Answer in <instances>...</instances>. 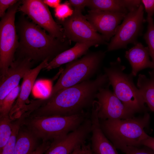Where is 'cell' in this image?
Wrapping results in <instances>:
<instances>
[{
    "label": "cell",
    "mask_w": 154,
    "mask_h": 154,
    "mask_svg": "<svg viewBox=\"0 0 154 154\" xmlns=\"http://www.w3.org/2000/svg\"><path fill=\"white\" fill-rule=\"evenodd\" d=\"M148 47L144 46L140 42L126 51L125 57L131 67V73L136 76L140 71L147 68L154 69V64L149 59Z\"/></svg>",
    "instance_id": "obj_17"
},
{
    "label": "cell",
    "mask_w": 154,
    "mask_h": 154,
    "mask_svg": "<svg viewBox=\"0 0 154 154\" xmlns=\"http://www.w3.org/2000/svg\"><path fill=\"white\" fill-rule=\"evenodd\" d=\"M42 1L47 6L54 8L60 4L61 1L60 0H44Z\"/></svg>",
    "instance_id": "obj_33"
},
{
    "label": "cell",
    "mask_w": 154,
    "mask_h": 154,
    "mask_svg": "<svg viewBox=\"0 0 154 154\" xmlns=\"http://www.w3.org/2000/svg\"><path fill=\"white\" fill-rule=\"evenodd\" d=\"M37 139L28 130H20L14 154H32L38 147Z\"/></svg>",
    "instance_id": "obj_21"
},
{
    "label": "cell",
    "mask_w": 154,
    "mask_h": 154,
    "mask_svg": "<svg viewBox=\"0 0 154 154\" xmlns=\"http://www.w3.org/2000/svg\"><path fill=\"white\" fill-rule=\"evenodd\" d=\"M16 0H0V17L1 18L6 13L5 11L7 9L19 1Z\"/></svg>",
    "instance_id": "obj_28"
},
{
    "label": "cell",
    "mask_w": 154,
    "mask_h": 154,
    "mask_svg": "<svg viewBox=\"0 0 154 154\" xmlns=\"http://www.w3.org/2000/svg\"><path fill=\"white\" fill-rule=\"evenodd\" d=\"M98 109L93 106L90 117L92 125L90 148L92 154H119L116 149L102 131L98 116Z\"/></svg>",
    "instance_id": "obj_16"
},
{
    "label": "cell",
    "mask_w": 154,
    "mask_h": 154,
    "mask_svg": "<svg viewBox=\"0 0 154 154\" xmlns=\"http://www.w3.org/2000/svg\"><path fill=\"white\" fill-rule=\"evenodd\" d=\"M146 21L148 23L147 30L143 37L147 45L150 56L154 64V22L153 17L147 18Z\"/></svg>",
    "instance_id": "obj_25"
},
{
    "label": "cell",
    "mask_w": 154,
    "mask_h": 154,
    "mask_svg": "<svg viewBox=\"0 0 154 154\" xmlns=\"http://www.w3.org/2000/svg\"><path fill=\"white\" fill-rule=\"evenodd\" d=\"M134 0H88L87 6L91 10L127 14L135 7Z\"/></svg>",
    "instance_id": "obj_19"
},
{
    "label": "cell",
    "mask_w": 154,
    "mask_h": 154,
    "mask_svg": "<svg viewBox=\"0 0 154 154\" xmlns=\"http://www.w3.org/2000/svg\"><path fill=\"white\" fill-rule=\"evenodd\" d=\"M90 117L87 118L75 130L53 140L44 154H70L85 144L91 132Z\"/></svg>",
    "instance_id": "obj_12"
},
{
    "label": "cell",
    "mask_w": 154,
    "mask_h": 154,
    "mask_svg": "<svg viewBox=\"0 0 154 154\" xmlns=\"http://www.w3.org/2000/svg\"><path fill=\"white\" fill-rule=\"evenodd\" d=\"M17 29L19 40L17 58H28L34 63L46 59L49 62L69 48L71 41L53 37L25 18L20 20Z\"/></svg>",
    "instance_id": "obj_2"
},
{
    "label": "cell",
    "mask_w": 154,
    "mask_h": 154,
    "mask_svg": "<svg viewBox=\"0 0 154 154\" xmlns=\"http://www.w3.org/2000/svg\"><path fill=\"white\" fill-rule=\"evenodd\" d=\"M106 54L102 50L88 52L81 58L66 64L49 95L60 90L91 80L99 72Z\"/></svg>",
    "instance_id": "obj_5"
},
{
    "label": "cell",
    "mask_w": 154,
    "mask_h": 154,
    "mask_svg": "<svg viewBox=\"0 0 154 154\" xmlns=\"http://www.w3.org/2000/svg\"><path fill=\"white\" fill-rule=\"evenodd\" d=\"M82 152L81 154H92V152L90 144L83 145L81 147Z\"/></svg>",
    "instance_id": "obj_34"
},
{
    "label": "cell",
    "mask_w": 154,
    "mask_h": 154,
    "mask_svg": "<svg viewBox=\"0 0 154 154\" xmlns=\"http://www.w3.org/2000/svg\"><path fill=\"white\" fill-rule=\"evenodd\" d=\"M57 23L62 27L66 38L76 43L92 42L95 47L108 43L87 20L82 11L74 10L72 16Z\"/></svg>",
    "instance_id": "obj_9"
},
{
    "label": "cell",
    "mask_w": 154,
    "mask_h": 154,
    "mask_svg": "<svg viewBox=\"0 0 154 154\" xmlns=\"http://www.w3.org/2000/svg\"><path fill=\"white\" fill-rule=\"evenodd\" d=\"M50 143L48 141H43L40 145L37 147L32 154H44L48 148Z\"/></svg>",
    "instance_id": "obj_31"
},
{
    "label": "cell",
    "mask_w": 154,
    "mask_h": 154,
    "mask_svg": "<svg viewBox=\"0 0 154 154\" xmlns=\"http://www.w3.org/2000/svg\"><path fill=\"white\" fill-rule=\"evenodd\" d=\"M74 10L82 11L87 6L88 0H69L68 1Z\"/></svg>",
    "instance_id": "obj_30"
},
{
    "label": "cell",
    "mask_w": 154,
    "mask_h": 154,
    "mask_svg": "<svg viewBox=\"0 0 154 154\" xmlns=\"http://www.w3.org/2000/svg\"><path fill=\"white\" fill-rule=\"evenodd\" d=\"M81 147H79L70 154H81L82 152Z\"/></svg>",
    "instance_id": "obj_35"
},
{
    "label": "cell",
    "mask_w": 154,
    "mask_h": 154,
    "mask_svg": "<svg viewBox=\"0 0 154 154\" xmlns=\"http://www.w3.org/2000/svg\"><path fill=\"white\" fill-rule=\"evenodd\" d=\"M125 67L118 57L114 61L110 63L108 67L104 70L107 76L113 92L116 96L125 105L137 113L147 112L143 97L138 88L135 85L132 74L125 73Z\"/></svg>",
    "instance_id": "obj_6"
},
{
    "label": "cell",
    "mask_w": 154,
    "mask_h": 154,
    "mask_svg": "<svg viewBox=\"0 0 154 154\" xmlns=\"http://www.w3.org/2000/svg\"><path fill=\"white\" fill-rule=\"evenodd\" d=\"M30 110L24 113L19 118L12 123L11 135L6 145L0 152V154H14L18 135L21 127L25 119L31 115Z\"/></svg>",
    "instance_id": "obj_22"
},
{
    "label": "cell",
    "mask_w": 154,
    "mask_h": 154,
    "mask_svg": "<svg viewBox=\"0 0 154 154\" xmlns=\"http://www.w3.org/2000/svg\"><path fill=\"white\" fill-rule=\"evenodd\" d=\"M93 46H95L92 42L76 43L72 47L62 52L49 62L44 69L49 71L78 59L86 54L89 48Z\"/></svg>",
    "instance_id": "obj_18"
},
{
    "label": "cell",
    "mask_w": 154,
    "mask_h": 154,
    "mask_svg": "<svg viewBox=\"0 0 154 154\" xmlns=\"http://www.w3.org/2000/svg\"><path fill=\"white\" fill-rule=\"evenodd\" d=\"M123 152L125 154H154V151L145 146L143 147H128Z\"/></svg>",
    "instance_id": "obj_27"
},
{
    "label": "cell",
    "mask_w": 154,
    "mask_h": 154,
    "mask_svg": "<svg viewBox=\"0 0 154 154\" xmlns=\"http://www.w3.org/2000/svg\"><path fill=\"white\" fill-rule=\"evenodd\" d=\"M141 144L142 145L146 146L154 151V137L149 136L142 141Z\"/></svg>",
    "instance_id": "obj_32"
},
{
    "label": "cell",
    "mask_w": 154,
    "mask_h": 154,
    "mask_svg": "<svg viewBox=\"0 0 154 154\" xmlns=\"http://www.w3.org/2000/svg\"><path fill=\"white\" fill-rule=\"evenodd\" d=\"M18 10L27 15L33 23L53 37L62 41L67 40L62 26L53 19L48 6L40 0H24Z\"/></svg>",
    "instance_id": "obj_10"
},
{
    "label": "cell",
    "mask_w": 154,
    "mask_h": 154,
    "mask_svg": "<svg viewBox=\"0 0 154 154\" xmlns=\"http://www.w3.org/2000/svg\"><path fill=\"white\" fill-rule=\"evenodd\" d=\"M74 10L68 1L60 4L54 9V15L58 21H62L73 14Z\"/></svg>",
    "instance_id": "obj_26"
},
{
    "label": "cell",
    "mask_w": 154,
    "mask_h": 154,
    "mask_svg": "<svg viewBox=\"0 0 154 154\" xmlns=\"http://www.w3.org/2000/svg\"><path fill=\"white\" fill-rule=\"evenodd\" d=\"M20 3L19 1L8 9L0 22V77L6 74L14 61L19 46L15 21Z\"/></svg>",
    "instance_id": "obj_7"
},
{
    "label": "cell",
    "mask_w": 154,
    "mask_h": 154,
    "mask_svg": "<svg viewBox=\"0 0 154 154\" xmlns=\"http://www.w3.org/2000/svg\"><path fill=\"white\" fill-rule=\"evenodd\" d=\"M144 7L142 3L126 15L107 44V51L126 48L129 44L135 45L138 42V38L142 33L143 24L146 21L144 17Z\"/></svg>",
    "instance_id": "obj_8"
},
{
    "label": "cell",
    "mask_w": 154,
    "mask_h": 154,
    "mask_svg": "<svg viewBox=\"0 0 154 154\" xmlns=\"http://www.w3.org/2000/svg\"><path fill=\"white\" fill-rule=\"evenodd\" d=\"M19 85L12 90L5 98L0 104V117L9 115L19 94Z\"/></svg>",
    "instance_id": "obj_24"
},
{
    "label": "cell",
    "mask_w": 154,
    "mask_h": 154,
    "mask_svg": "<svg viewBox=\"0 0 154 154\" xmlns=\"http://www.w3.org/2000/svg\"><path fill=\"white\" fill-rule=\"evenodd\" d=\"M34 63L28 58H17L6 74L0 77V104L5 97L19 85L21 80L32 68Z\"/></svg>",
    "instance_id": "obj_15"
},
{
    "label": "cell",
    "mask_w": 154,
    "mask_h": 154,
    "mask_svg": "<svg viewBox=\"0 0 154 154\" xmlns=\"http://www.w3.org/2000/svg\"><path fill=\"white\" fill-rule=\"evenodd\" d=\"M127 14L90 10L85 16L93 28L108 42L114 36L117 27Z\"/></svg>",
    "instance_id": "obj_13"
},
{
    "label": "cell",
    "mask_w": 154,
    "mask_h": 154,
    "mask_svg": "<svg viewBox=\"0 0 154 154\" xmlns=\"http://www.w3.org/2000/svg\"><path fill=\"white\" fill-rule=\"evenodd\" d=\"M149 73V78L144 74H139L137 85L145 103L154 112V69Z\"/></svg>",
    "instance_id": "obj_20"
},
{
    "label": "cell",
    "mask_w": 154,
    "mask_h": 154,
    "mask_svg": "<svg viewBox=\"0 0 154 154\" xmlns=\"http://www.w3.org/2000/svg\"><path fill=\"white\" fill-rule=\"evenodd\" d=\"M141 1L147 14V18L152 17L154 14V0H142Z\"/></svg>",
    "instance_id": "obj_29"
},
{
    "label": "cell",
    "mask_w": 154,
    "mask_h": 154,
    "mask_svg": "<svg viewBox=\"0 0 154 154\" xmlns=\"http://www.w3.org/2000/svg\"><path fill=\"white\" fill-rule=\"evenodd\" d=\"M88 112L70 116H32L23 124L37 138L47 141L75 130L89 116Z\"/></svg>",
    "instance_id": "obj_4"
},
{
    "label": "cell",
    "mask_w": 154,
    "mask_h": 154,
    "mask_svg": "<svg viewBox=\"0 0 154 154\" xmlns=\"http://www.w3.org/2000/svg\"><path fill=\"white\" fill-rule=\"evenodd\" d=\"M12 121L9 115L0 117V152L6 144L11 135Z\"/></svg>",
    "instance_id": "obj_23"
},
{
    "label": "cell",
    "mask_w": 154,
    "mask_h": 154,
    "mask_svg": "<svg viewBox=\"0 0 154 154\" xmlns=\"http://www.w3.org/2000/svg\"><path fill=\"white\" fill-rule=\"evenodd\" d=\"M109 84L106 75L101 74L94 79L63 89L51 97L45 98V102L31 115L70 116L85 112L92 108L99 90Z\"/></svg>",
    "instance_id": "obj_1"
},
{
    "label": "cell",
    "mask_w": 154,
    "mask_h": 154,
    "mask_svg": "<svg viewBox=\"0 0 154 154\" xmlns=\"http://www.w3.org/2000/svg\"><path fill=\"white\" fill-rule=\"evenodd\" d=\"M48 62V60H45L28 71L24 76L19 94L9 114L12 121L18 119L26 112L27 104L30 102L29 97L35 81L40 71Z\"/></svg>",
    "instance_id": "obj_14"
},
{
    "label": "cell",
    "mask_w": 154,
    "mask_h": 154,
    "mask_svg": "<svg viewBox=\"0 0 154 154\" xmlns=\"http://www.w3.org/2000/svg\"><path fill=\"white\" fill-rule=\"evenodd\" d=\"M150 116L147 112L142 116L125 119L100 120V127L116 149L123 152L129 147H139L149 136L144 129L147 127Z\"/></svg>",
    "instance_id": "obj_3"
},
{
    "label": "cell",
    "mask_w": 154,
    "mask_h": 154,
    "mask_svg": "<svg viewBox=\"0 0 154 154\" xmlns=\"http://www.w3.org/2000/svg\"><path fill=\"white\" fill-rule=\"evenodd\" d=\"M110 85L109 83L100 89L96 95L99 119H125L134 117L136 113L116 96L110 89Z\"/></svg>",
    "instance_id": "obj_11"
}]
</instances>
